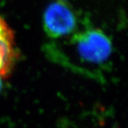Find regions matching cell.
Masks as SVG:
<instances>
[{
	"instance_id": "cell-5",
	"label": "cell",
	"mask_w": 128,
	"mask_h": 128,
	"mask_svg": "<svg viewBox=\"0 0 128 128\" xmlns=\"http://www.w3.org/2000/svg\"></svg>"
},
{
	"instance_id": "cell-1",
	"label": "cell",
	"mask_w": 128,
	"mask_h": 128,
	"mask_svg": "<svg viewBox=\"0 0 128 128\" xmlns=\"http://www.w3.org/2000/svg\"><path fill=\"white\" fill-rule=\"evenodd\" d=\"M70 44L79 60L87 65H102L109 60L113 52L109 36L101 30L90 26L76 32L70 39Z\"/></svg>"
},
{
	"instance_id": "cell-3",
	"label": "cell",
	"mask_w": 128,
	"mask_h": 128,
	"mask_svg": "<svg viewBox=\"0 0 128 128\" xmlns=\"http://www.w3.org/2000/svg\"><path fill=\"white\" fill-rule=\"evenodd\" d=\"M18 56L14 32L0 16V76L2 79L11 75Z\"/></svg>"
},
{
	"instance_id": "cell-4",
	"label": "cell",
	"mask_w": 128,
	"mask_h": 128,
	"mask_svg": "<svg viewBox=\"0 0 128 128\" xmlns=\"http://www.w3.org/2000/svg\"><path fill=\"white\" fill-rule=\"evenodd\" d=\"M2 78L0 76V92H1L2 88Z\"/></svg>"
},
{
	"instance_id": "cell-2",
	"label": "cell",
	"mask_w": 128,
	"mask_h": 128,
	"mask_svg": "<svg viewBox=\"0 0 128 128\" xmlns=\"http://www.w3.org/2000/svg\"><path fill=\"white\" fill-rule=\"evenodd\" d=\"M79 16L66 0H56L46 8L42 16V28L50 38L58 39L77 32Z\"/></svg>"
}]
</instances>
